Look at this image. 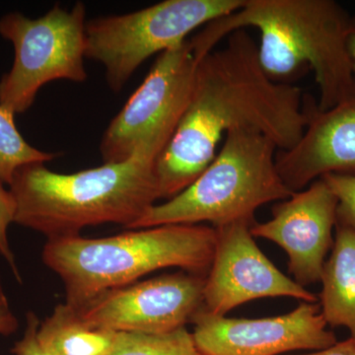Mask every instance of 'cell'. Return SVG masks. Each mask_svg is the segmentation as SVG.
I'll return each instance as SVG.
<instances>
[{
    "mask_svg": "<svg viewBox=\"0 0 355 355\" xmlns=\"http://www.w3.org/2000/svg\"><path fill=\"white\" fill-rule=\"evenodd\" d=\"M338 198L320 178L304 190L272 207L270 220L251 227L254 237L270 240L288 256V270L299 286L321 282L327 256L334 245Z\"/></svg>",
    "mask_w": 355,
    "mask_h": 355,
    "instance_id": "12",
    "label": "cell"
},
{
    "mask_svg": "<svg viewBox=\"0 0 355 355\" xmlns=\"http://www.w3.org/2000/svg\"><path fill=\"white\" fill-rule=\"evenodd\" d=\"M157 159L137 153L121 162L72 174L44 164L21 168L9 191L15 222L48 239L80 235L84 228L114 223L132 229L159 200Z\"/></svg>",
    "mask_w": 355,
    "mask_h": 355,
    "instance_id": "3",
    "label": "cell"
},
{
    "mask_svg": "<svg viewBox=\"0 0 355 355\" xmlns=\"http://www.w3.org/2000/svg\"><path fill=\"white\" fill-rule=\"evenodd\" d=\"M16 205L12 193L0 181V256L6 260L18 282H22L15 256L9 244L8 228L15 222Z\"/></svg>",
    "mask_w": 355,
    "mask_h": 355,
    "instance_id": "19",
    "label": "cell"
},
{
    "mask_svg": "<svg viewBox=\"0 0 355 355\" xmlns=\"http://www.w3.org/2000/svg\"><path fill=\"white\" fill-rule=\"evenodd\" d=\"M277 171L293 193L328 174L355 176V97L327 111L317 104L297 144L277 151Z\"/></svg>",
    "mask_w": 355,
    "mask_h": 355,
    "instance_id": "13",
    "label": "cell"
},
{
    "mask_svg": "<svg viewBox=\"0 0 355 355\" xmlns=\"http://www.w3.org/2000/svg\"><path fill=\"white\" fill-rule=\"evenodd\" d=\"M191 324L200 355H279L328 349L338 343L319 302L301 301L287 314L261 319L218 316L202 308Z\"/></svg>",
    "mask_w": 355,
    "mask_h": 355,
    "instance_id": "10",
    "label": "cell"
},
{
    "mask_svg": "<svg viewBox=\"0 0 355 355\" xmlns=\"http://www.w3.org/2000/svg\"><path fill=\"white\" fill-rule=\"evenodd\" d=\"M86 6L71 9L57 4L42 17L7 13L0 19V35L14 48L12 67L0 79V106L14 114L25 113L39 91L55 80L83 83L87 79Z\"/></svg>",
    "mask_w": 355,
    "mask_h": 355,
    "instance_id": "7",
    "label": "cell"
},
{
    "mask_svg": "<svg viewBox=\"0 0 355 355\" xmlns=\"http://www.w3.org/2000/svg\"><path fill=\"white\" fill-rule=\"evenodd\" d=\"M205 282V277L182 270L110 289L74 308L85 323L101 330L169 333L186 328L202 309Z\"/></svg>",
    "mask_w": 355,
    "mask_h": 355,
    "instance_id": "9",
    "label": "cell"
},
{
    "mask_svg": "<svg viewBox=\"0 0 355 355\" xmlns=\"http://www.w3.org/2000/svg\"><path fill=\"white\" fill-rule=\"evenodd\" d=\"M330 257L324 263L319 295L328 326L345 327L355 340V230L336 224Z\"/></svg>",
    "mask_w": 355,
    "mask_h": 355,
    "instance_id": "14",
    "label": "cell"
},
{
    "mask_svg": "<svg viewBox=\"0 0 355 355\" xmlns=\"http://www.w3.org/2000/svg\"><path fill=\"white\" fill-rule=\"evenodd\" d=\"M198 62L190 39L160 53L105 130L103 162H121L137 153L158 159L188 104Z\"/></svg>",
    "mask_w": 355,
    "mask_h": 355,
    "instance_id": "8",
    "label": "cell"
},
{
    "mask_svg": "<svg viewBox=\"0 0 355 355\" xmlns=\"http://www.w3.org/2000/svg\"><path fill=\"white\" fill-rule=\"evenodd\" d=\"M128 230L104 238L48 239L42 257L64 282L65 303L79 307L102 292L135 284L162 268L209 275L216 241L212 226L167 224Z\"/></svg>",
    "mask_w": 355,
    "mask_h": 355,
    "instance_id": "4",
    "label": "cell"
},
{
    "mask_svg": "<svg viewBox=\"0 0 355 355\" xmlns=\"http://www.w3.org/2000/svg\"><path fill=\"white\" fill-rule=\"evenodd\" d=\"M107 355H200L187 328L164 334L116 333Z\"/></svg>",
    "mask_w": 355,
    "mask_h": 355,
    "instance_id": "17",
    "label": "cell"
},
{
    "mask_svg": "<svg viewBox=\"0 0 355 355\" xmlns=\"http://www.w3.org/2000/svg\"><path fill=\"white\" fill-rule=\"evenodd\" d=\"M349 51L355 73V15H352L349 35Z\"/></svg>",
    "mask_w": 355,
    "mask_h": 355,
    "instance_id": "23",
    "label": "cell"
},
{
    "mask_svg": "<svg viewBox=\"0 0 355 355\" xmlns=\"http://www.w3.org/2000/svg\"><path fill=\"white\" fill-rule=\"evenodd\" d=\"M298 355H355V340L352 338L336 343L328 349L315 350L312 354Z\"/></svg>",
    "mask_w": 355,
    "mask_h": 355,
    "instance_id": "22",
    "label": "cell"
},
{
    "mask_svg": "<svg viewBox=\"0 0 355 355\" xmlns=\"http://www.w3.org/2000/svg\"><path fill=\"white\" fill-rule=\"evenodd\" d=\"M245 0H164L135 12L103 16L86 24V58L105 67L109 87L120 92L153 55L174 48Z\"/></svg>",
    "mask_w": 355,
    "mask_h": 355,
    "instance_id": "6",
    "label": "cell"
},
{
    "mask_svg": "<svg viewBox=\"0 0 355 355\" xmlns=\"http://www.w3.org/2000/svg\"><path fill=\"white\" fill-rule=\"evenodd\" d=\"M116 336L85 323L67 303L58 304L38 329L40 343L51 355H107Z\"/></svg>",
    "mask_w": 355,
    "mask_h": 355,
    "instance_id": "15",
    "label": "cell"
},
{
    "mask_svg": "<svg viewBox=\"0 0 355 355\" xmlns=\"http://www.w3.org/2000/svg\"><path fill=\"white\" fill-rule=\"evenodd\" d=\"M18 329V320L9 304L0 279V335L10 336Z\"/></svg>",
    "mask_w": 355,
    "mask_h": 355,
    "instance_id": "21",
    "label": "cell"
},
{
    "mask_svg": "<svg viewBox=\"0 0 355 355\" xmlns=\"http://www.w3.org/2000/svg\"><path fill=\"white\" fill-rule=\"evenodd\" d=\"M40 324L41 321L35 313H28L24 336L20 340L15 343L11 349L14 355H51L40 343L38 338Z\"/></svg>",
    "mask_w": 355,
    "mask_h": 355,
    "instance_id": "20",
    "label": "cell"
},
{
    "mask_svg": "<svg viewBox=\"0 0 355 355\" xmlns=\"http://www.w3.org/2000/svg\"><path fill=\"white\" fill-rule=\"evenodd\" d=\"M256 222L214 228L216 249L203 288V308L207 312L225 316L238 306L266 297L319 302L317 295L280 272L261 252L251 233Z\"/></svg>",
    "mask_w": 355,
    "mask_h": 355,
    "instance_id": "11",
    "label": "cell"
},
{
    "mask_svg": "<svg viewBox=\"0 0 355 355\" xmlns=\"http://www.w3.org/2000/svg\"><path fill=\"white\" fill-rule=\"evenodd\" d=\"M304 99L297 86L266 76L249 33H231L223 48L198 62L188 104L156 161L159 200L176 197L195 182L233 130L261 133L279 151L292 148L315 105Z\"/></svg>",
    "mask_w": 355,
    "mask_h": 355,
    "instance_id": "1",
    "label": "cell"
},
{
    "mask_svg": "<svg viewBox=\"0 0 355 355\" xmlns=\"http://www.w3.org/2000/svg\"><path fill=\"white\" fill-rule=\"evenodd\" d=\"M352 18L335 0H245L190 41L200 60L231 33L256 28L259 60L266 76L286 83L302 67H310L319 88L318 109L327 111L355 97L349 51Z\"/></svg>",
    "mask_w": 355,
    "mask_h": 355,
    "instance_id": "2",
    "label": "cell"
},
{
    "mask_svg": "<svg viewBox=\"0 0 355 355\" xmlns=\"http://www.w3.org/2000/svg\"><path fill=\"white\" fill-rule=\"evenodd\" d=\"M277 148L253 130H233L207 169L176 197L156 203L132 229L210 223L214 228L256 222L257 209L293 195L277 171Z\"/></svg>",
    "mask_w": 355,
    "mask_h": 355,
    "instance_id": "5",
    "label": "cell"
},
{
    "mask_svg": "<svg viewBox=\"0 0 355 355\" xmlns=\"http://www.w3.org/2000/svg\"><path fill=\"white\" fill-rule=\"evenodd\" d=\"M14 116L15 114L0 106V181L8 186L21 168L46 164L58 155L30 146L16 127Z\"/></svg>",
    "mask_w": 355,
    "mask_h": 355,
    "instance_id": "16",
    "label": "cell"
},
{
    "mask_svg": "<svg viewBox=\"0 0 355 355\" xmlns=\"http://www.w3.org/2000/svg\"><path fill=\"white\" fill-rule=\"evenodd\" d=\"M322 179L338 198L336 223L355 230V176L328 174Z\"/></svg>",
    "mask_w": 355,
    "mask_h": 355,
    "instance_id": "18",
    "label": "cell"
}]
</instances>
